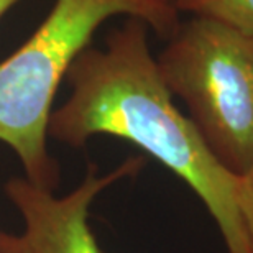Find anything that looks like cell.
I'll use <instances>...</instances> for the list:
<instances>
[{
  "instance_id": "cell-1",
  "label": "cell",
  "mask_w": 253,
  "mask_h": 253,
  "mask_svg": "<svg viewBox=\"0 0 253 253\" xmlns=\"http://www.w3.org/2000/svg\"><path fill=\"white\" fill-rule=\"evenodd\" d=\"M71 95L53 110L48 135L83 148L95 135L140 146L184 181L204 202L227 253H252L239 211V179L207 148L150 51L148 25L130 18L104 48L87 46L66 74Z\"/></svg>"
},
{
  "instance_id": "cell-2",
  "label": "cell",
  "mask_w": 253,
  "mask_h": 253,
  "mask_svg": "<svg viewBox=\"0 0 253 253\" xmlns=\"http://www.w3.org/2000/svg\"><path fill=\"white\" fill-rule=\"evenodd\" d=\"M115 15L141 20L165 38L181 23L174 0H56L37 32L0 63V140L37 186L53 191L59 178L46 148L58 85L95 30Z\"/></svg>"
},
{
  "instance_id": "cell-3",
  "label": "cell",
  "mask_w": 253,
  "mask_h": 253,
  "mask_svg": "<svg viewBox=\"0 0 253 253\" xmlns=\"http://www.w3.org/2000/svg\"><path fill=\"white\" fill-rule=\"evenodd\" d=\"M156 63L217 161L245 174L253 166V33L191 17Z\"/></svg>"
},
{
  "instance_id": "cell-4",
  "label": "cell",
  "mask_w": 253,
  "mask_h": 253,
  "mask_svg": "<svg viewBox=\"0 0 253 253\" xmlns=\"http://www.w3.org/2000/svg\"><path fill=\"white\" fill-rule=\"evenodd\" d=\"M143 165V158H128L105 176H97V168L90 165L83 183L63 197L27 178L10 179L5 192L25 227L20 234L0 230V253H100L89 227L90 204L99 192L138 173Z\"/></svg>"
},
{
  "instance_id": "cell-5",
  "label": "cell",
  "mask_w": 253,
  "mask_h": 253,
  "mask_svg": "<svg viewBox=\"0 0 253 253\" xmlns=\"http://www.w3.org/2000/svg\"><path fill=\"white\" fill-rule=\"evenodd\" d=\"M178 12L191 13L253 33V0H174Z\"/></svg>"
},
{
  "instance_id": "cell-6",
  "label": "cell",
  "mask_w": 253,
  "mask_h": 253,
  "mask_svg": "<svg viewBox=\"0 0 253 253\" xmlns=\"http://www.w3.org/2000/svg\"><path fill=\"white\" fill-rule=\"evenodd\" d=\"M239 211L253 253V166L239 179Z\"/></svg>"
},
{
  "instance_id": "cell-7",
  "label": "cell",
  "mask_w": 253,
  "mask_h": 253,
  "mask_svg": "<svg viewBox=\"0 0 253 253\" xmlns=\"http://www.w3.org/2000/svg\"><path fill=\"white\" fill-rule=\"evenodd\" d=\"M20 0H0V18L3 17L5 12H7L8 8H12L15 3H18Z\"/></svg>"
}]
</instances>
